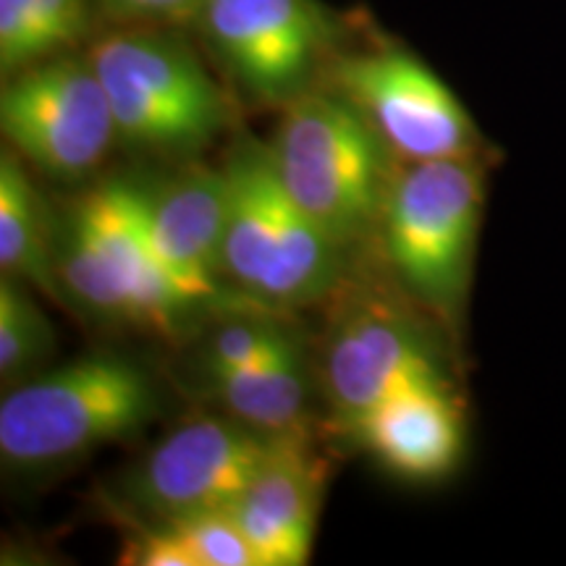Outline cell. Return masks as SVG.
<instances>
[{"instance_id":"cell-8","label":"cell","mask_w":566,"mask_h":566,"mask_svg":"<svg viewBox=\"0 0 566 566\" xmlns=\"http://www.w3.org/2000/svg\"><path fill=\"white\" fill-rule=\"evenodd\" d=\"M0 132L19 158L55 181L95 174L118 132L90 53H63L3 76Z\"/></svg>"},{"instance_id":"cell-3","label":"cell","mask_w":566,"mask_h":566,"mask_svg":"<svg viewBox=\"0 0 566 566\" xmlns=\"http://www.w3.org/2000/svg\"><path fill=\"white\" fill-rule=\"evenodd\" d=\"M174 27H113L87 48L108 95L118 145L184 163L229 132L233 108Z\"/></svg>"},{"instance_id":"cell-4","label":"cell","mask_w":566,"mask_h":566,"mask_svg":"<svg viewBox=\"0 0 566 566\" xmlns=\"http://www.w3.org/2000/svg\"><path fill=\"white\" fill-rule=\"evenodd\" d=\"M268 147L283 189L342 250L378 237L396 155L344 95L328 84L304 92Z\"/></svg>"},{"instance_id":"cell-20","label":"cell","mask_w":566,"mask_h":566,"mask_svg":"<svg viewBox=\"0 0 566 566\" xmlns=\"http://www.w3.org/2000/svg\"><path fill=\"white\" fill-rule=\"evenodd\" d=\"M118 564L124 566H200L187 537L168 520H150L126 535Z\"/></svg>"},{"instance_id":"cell-11","label":"cell","mask_w":566,"mask_h":566,"mask_svg":"<svg viewBox=\"0 0 566 566\" xmlns=\"http://www.w3.org/2000/svg\"><path fill=\"white\" fill-rule=\"evenodd\" d=\"M283 436L229 412L179 424L124 478V499L147 520L233 506Z\"/></svg>"},{"instance_id":"cell-5","label":"cell","mask_w":566,"mask_h":566,"mask_svg":"<svg viewBox=\"0 0 566 566\" xmlns=\"http://www.w3.org/2000/svg\"><path fill=\"white\" fill-rule=\"evenodd\" d=\"M160 415L150 373L122 354H87L32 375L0 401V459L38 472L126 441Z\"/></svg>"},{"instance_id":"cell-7","label":"cell","mask_w":566,"mask_h":566,"mask_svg":"<svg viewBox=\"0 0 566 566\" xmlns=\"http://www.w3.org/2000/svg\"><path fill=\"white\" fill-rule=\"evenodd\" d=\"M197 32L247 101L283 111L321 87L338 59V24L317 0H205Z\"/></svg>"},{"instance_id":"cell-14","label":"cell","mask_w":566,"mask_h":566,"mask_svg":"<svg viewBox=\"0 0 566 566\" xmlns=\"http://www.w3.org/2000/svg\"><path fill=\"white\" fill-rule=\"evenodd\" d=\"M323 499V472L304 436H283L254 475L233 514L250 537L258 566H302L313 551Z\"/></svg>"},{"instance_id":"cell-13","label":"cell","mask_w":566,"mask_h":566,"mask_svg":"<svg viewBox=\"0 0 566 566\" xmlns=\"http://www.w3.org/2000/svg\"><path fill=\"white\" fill-rule=\"evenodd\" d=\"M349 436L394 475L420 483L449 478L467 449L464 405L457 384L401 388L373 407Z\"/></svg>"},{"instance_id":"cell-19","label":"cell","mask_w":566,"mask_h":566,"mask_svg":"<svg viewBox=\"0 0 566 566\" xmlns=\"http://www.w3.org/2000/svg\"><path fill=\"white\" fill-rule=\"evenodd\" d=\"M168 522L187 537L200 566H258L250 537L231 506L205 509Z\"/></svg>"},{"instance_id":"cell-21","label":"cell","mask_w":566,"mask_h":566,"mask_svg":"<svg viewBox=\"0 0 566 566\" xmlns=\"http://www.w3.org/2000/svg\"><path fill=\"white\" fill-rule=\"evenodd\" d=\"M113 27H192L205 0H95Z\"/></svg>"},{"instance_id":"cell-15","label":"cell","mask_w":566,"mask_h":566,"mask_svg":"<svg viewBox=\"0 0 566 566\" xmlns=\"http://www.w3.org/2000/svg\"><path fill=\"white\" fill-rule=\"evenodd\" d=\"M205 378L210 394L237 420L271 436H304L310 378L302 342L294 334L250 365Z\"/></svg>"},{"instance_id":"cell-6","label":"cell","mask_w":566,"mask_h":566,"mask_svg":"<svg viewBox=\"0 0 566 566\" xmlns=\"http://www.w3.org/2000/svg\"><path fill=\"white\" fill-rule=\"evenodd\" d=\"M483 210V158L396 168L378 237L401 286L451 336L470 300Z\"/></svg>"},{"instance_id":"cell-1","label":"cell","mask_w":566,"mask_h":566,"mask_svg":"<svg viewBox=\"0 0 566 566\" xmlns=\"http://www.w3.org/2000/svg\"><path fill=\"white\" fill-rule=\"evenodd\" d=\"M55 271L66 302L97 321L179 338L210 317L160 263L134 179L92 187L55 218Z\"/></svg>"},{"instance_id":"cell-16","label":"cell","mask_w":566,"mask_h":566,"mask_svg":"<svg viewBox=\"0 0 566 566\" xmlns=\"http://www.w3.org/2000/svg\"><path fill=\"white\" fill-rule=\"evenodd\" d=\"M0 271L66 302L55 271V218L11 147L0 153Z\"/></svg>"},{"instance_id":"cell-18","label":"cell","mask_w":566,"mask_h":566,"mask_svg":"<svg viewBox=\"0 0 566 566\" xmlns=\"http://www.w3.org/2000/svg\"><path fill=\"white\" fill-rule=\"evenodd\" d=\"M55 344L51 321L34 304L27 283L0 279V380L13 388L42 373Z\"/></svg>"},{"instance_id":"cell-12","label":"cell","mask_w":566,"mask_h":566,"mask_svg":"<svg viewBox=\"0 0 566 566\" xmlns=\"http://www.w3.org/2000/svg\"><path fill=\"white\" fill-rule=\"evenodd\" d=\"M134 184L160 263L205 315L265 310L233 294L223 281V233L229 210V179L223 166L184 160L158 181L134 179Z\"/></svg>"},{"instance_id":"cell-2","label":"cell","mask_w":566,"mask_h":566,"mask_svg":"<svg viewBox=\"0 0 566 566\" xmlns=\"http://www.w3.org/2000/svg\"><path fill=\"white\" fill-rule=\"evenodd\" d=\"M223 168L229 179L226 286L273 313L328 300L342 286L346 250L283 189L271 147L237 139Z\"/></svg>"},{"instance_id":"cell-9","label":"cell","mask_w":566,"mask_h":566,"mask_svg":"<svg viewBox=\"0 0 566 566\" xmlns=\"http://www.w3.org/2000/svg\"><path fill=\"white\" fill-rule=\"evenodd\" d=\"M357 108L401 163L483 158L475 118L422 59L380 45L338 53L325 82Z\"/></svg>"},{"instance_id":"cell-10","label":"cell","mask_w":566,"mask_h":566,"mask_svg":"<svg viewBox=\"0 0 566 566\" xmlns=\"http://www.w3.org/2000/svg\"><path fill=\"white\" fill-rule=\"evenodd\" d=\"M449 357L420 317L380 296H357L331 325L321 384L344 433L401 388L449 384Z\"/></svg>"},{"instance_id":"cell-17","label":"cell","mask_w":566,"mask_h":566,"mask_svg":"<svg viewBox=\"0 0 566 566\" xmlns=\"http://www.w3.org/2000/svg\"><path fill=\"white\" fill-rule=\"evenodd\" d=\"M95 13V0H0V74L82 51Z\"/></svg>"}]
</instances>
